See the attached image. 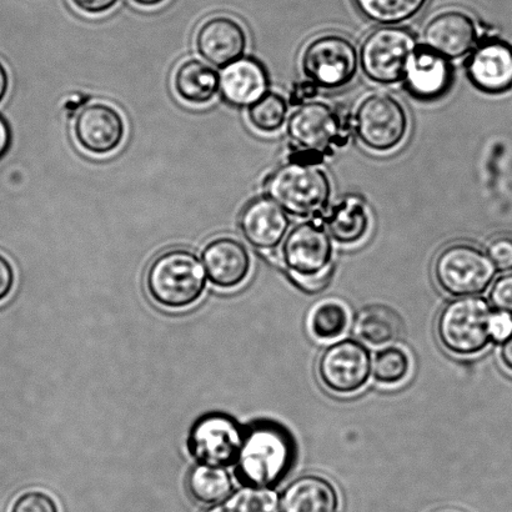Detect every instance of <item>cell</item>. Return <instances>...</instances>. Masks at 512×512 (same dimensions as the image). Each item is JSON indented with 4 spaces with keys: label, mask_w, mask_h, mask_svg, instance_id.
Segmentation results:
<instances>
[{
    "label": "cell",
    "mask_w": 512,
    "mask_h": 512,
    "mask_svg": "<svg viewBox=\"0 0 512 512\" xmlns=\"http://www.w3.org/2000/svg\"><path fill=\"white\" fill-rule=\"evenodd\" d=\"M295 458L290 431L274 421H258L244 430L235 476L243 486L273 489L288 476Z\"/></svg>",
    "instance_id": "obj_1"
},
{
    "label": "cell",
    "mask_w": 512,
    "mask_h": 512,
    "mask_svg": "<svg viewBox=\"0 0 512 512\" xmlns=\"http://www.w3.org/2000/svg\"><path fill=\"white\" fill-rule=\"evenodd\" d=\"M207 286V273L197 254L188 249L165 250L148 266L145 289L155 304L183 310L197 304Z\"/></svg>",
    "instance_id": "obj_2"
},
{
    "label": "cell",
    "mask_w": 512,
    "mask_h": 512,
    "mask_svg": "<svg viewBox=\"0 0 512 512\" xmlns=\"http://www.w3.org/2000/svg\"><path fill=\"white\" fill-rule=\"evenodd\" d=\"M265 193L295 218H321L329 208L333 185L318 164L293 159L265 182Z\"/></svg>",
    "instance_id": "obj_3"
},
{
    "label": "cell",
    "mask_w": 512,
    "mask_h": 512,
    "mask_svg": "<svg viewBox=\"0 0 512 512\" xmlns=\"http://www.w3.org/2000/svg\"><path fill=\"white\" fill-rule=\"evenodd\" d=\"M495 311L483 296H463L449 301L436 320V335L448 353L469 358L488 348Z\"/></svg>",
    "instance_id": "obj_4"
},
{
    "label": "cell",
    "mask_w": 512,
    "mask_h": 512,
    "mask_svg": "<svg viewBox=\"0 0 512 512\" xmlns=\"http://www.w3.org/2000/svg\"><path fill=\"white\" fill-rule=\"evenodd\" d=\"M288 135L301 152L296 160L318 164L335 148L348 143L349 128L331 105L309 102L300 105L288 120Z\"/></svg>",
    "instance_id": "obj_5"
},
{
    "label": "cell",
    "mask_w": 512,
    "mask_h": 512,
    "mask_svg": "<svg viewBox=\"0 0 512 512\" xmlns=\"http://www.w3.org/2000/svg\"><path fill=\"white\" fill-rule=\"evenodd\" d=\"M409 129V114L394 95L368 94L356 108L355 133L371 152H393L404 143Z\"/></svg>",
    "instance_id": "obj_6"
},
{
    "label": "cell",
    "mask_w": 512,
    "mask_h": 512,
    "mask_svg": "<svg viewBox=\"0 0 512 512\" xmlns=\"http://www.w3.org/2000/svg\"><path fill=\"white\" fill-rule=\"evenodd\" d=\"M496 273L489 256L469 243L448 245L434 261L436 283L454 298L485 293L493 284Z\"/></svg>",
    "instance_id": "obj_7"
},
{
    "label": "cell",
    "mask_w": 512,
    "mask_h": 512,
    "mask_svg": "<svg viewBox=\"0 0 512 512\" xmlns=\"http://www.w3.org/2000/svg\"><path fill=\"white\" fill-rule=\"evenodd\" d=\"M419 47L413 32L398 25H381L368 34L359 52L360 68L370 82H403L406 65Z\"/></svg>",
    "instance_id": "obj_8"
},
{
    "label": "cell",
    "mask_w": 512,
    "mask_h": 512,
    "mask_svg": "<svg viewBox=\"0 0 512 512\" xmlns=\"http://www.w3.org/2000/svg\"><path fill=\"white\" fill-rule=\"evenodd\" d=\"M360 67L359 52L351 40L340 34H323L306 45L301 68L316 87L345 88L353 83Z\"/></svg>",
    "instance_id": "obj_9"
},
{
    "label": "cell",
    "mask_w": 512,
    "mask_h": 512,
    "mask_svg": "<svg viewBox=\"0 0 512 512\" xmlns=\"http://www.w3.org/2000/svg\"><path fill=\"white\" fill-rule=\"evenodd\" d=\"M373 359L364 343L341 339L330 344L318 361L321 384L336 395H353L368 385Z\"/></svg>",
    "instance_id": "obj_10"
},
{
    "label": "cell",
    "mask_w": 512,
    "mask_h": 512,
    "mask_svg": "<svg viewBox=\"0 0 512 512\" xmlns=\"http://www.w3.org/2000/svg\"><path fill=\"white\" fill-rule=\"evenodd\" d=\"M243 436L244 430L233 416L205 414L189 431V454L198 464L228 468L237 460Z\"/></svg>",
    "instance_id": "obj_11"
},
{
    "label": "cell",
    "mask_w": 512,
    "mask_h": 512,
    "mask_svg": "<svg viewBox=\"0 0 512 512\" xmlns=\"http://www.w3.org/2000/svg\"><path fill=\"white\" fill-rule=\"evenodd\" d=\"M334 248L323 219L313 218L290 230L281 247L288 273L316 275L333 266Z\"/></svg>",
    "instance_id": "obj_12"
},
{
    "label": "cell",
    "mask_w": 512,
    "mask_h": 512,
    "mask_svg": "<svg viewBox=\"0 0 512 512\" xmlns=\"http://www.w3.org/2000/svg\"><path fill=\"white\" fill-rule=\"evenodd\" d=\"M73 133L79 147L94 155L113 153L125 137L122 114L107 103L84 105L75 117Z\"/></svg>",
    "instance_id": "obj_13"
},
{
    "label": "cell",
    "mask_w": 512,
    "mask_h": 512,
    "mask_svg": "<svg viewBox=\"0 0 512 512\" xmlns=\"http://www.w3.org/2000/svg\"><path fill=\"white\" fill-rule=\"evenodd\" d=\"M423 39L426 47L449 60L464 58L478 45V25L464 10H443L425 25Z\"/></svg>",
    "instance_id": "obj_14"
},
{
    "label": "cell",
    "mask_w": 512,
    "mask_h": 512,
    "mask_svg": "<svg viewBox=\"0 0 512 512\" xmlns=\"http://www.w3.org/2000/svg\"><path fill=\"white\" fill-rule=\"evenodd\" d=\"M403 82L411 97L434 102L449 93L454 82L453 64L444 55L419 45L406 65Z\"/></svg>",
    "instance_id": "obj_15"
},
{
    "label": "cell",
    "mask_w": 512,
    "mask_h": 512,
    "mask_svg": "<svg viewBox=\"0 0 512 512\" xmlns=\"http://www.w3.org/2000/svg\"><path fill=\"white\" fill-rule=\"evenodd\" d=\"M466 74L480 92L499 95L512 88V47L500 39L476 45L466 62Z\"/></svg>",
    "instance_id": "obj_16"
},
{
    "label": "cell",
    "mask_w": 512,
    "mask_h": 512,
    "mask_svg": "<svg viewBox=\"0 0 512 512\" xmlns=\"http://www.w3.org/2000/svg\"><path fill=\"white\" fill-rule=\"evenodd\" d=\"M198 53L215 67L225 68L243 58L248 45L243 25L228 15L205 20L195 35Z\"/></svg>",
    "instance_id": "obj_17"
},
{
    "label": "cell",
    "mask_w": 512,
    "mask_h": 512,
    "mask_svg": "<svg viewBox=\"0 0 512 512\" xmlns=\"http://www.w3.org/2000/svg\"><path fill=\"white\" fill-rule=\"evenodd\" d=\"M202 263L210 283L223 290L244 284L252 270L248 249L230 237H220L208 243L202 253Z\"/></svg>",
    "instance_id": "obj_18"
},
{
    "label": "cell",
    "mask_w": 512,
    "mask_h": 512,
    "mask_svg": "<svg viewBox=\"0 0 512 512\" xmlns=\"http://www.w3.org/2000/svg\"><path fill=\"white\" fill-rule=\"evenodd\" d=\"M289 228L288 214L268 197L253 200L240 215V229L244 238L259 250L278 248Z\"/></svg>",
    "instance_id": "obj_19"
},
{
    "label": "cell",
    "mask_w": 512,
    "mask_h": 512,
    "mask_svg": "<svg viewBox=\"0 0 512 512\" xmlns=\"http://www.w3.org/2000/svg\"><path fill=\"white\" fill-rule=\"evenodd\" d=\"M220 93L230 105L249 108L269 92V74L263 63L250 57L235 60L220 74Z\"/></svg>",
    "instance_id": "obj_20"
},
{
    "label": "cell",
    "mask_w": 512,
    "mask_h": 512,
    "mask_svg": "<svg viewBox=\"0 0 512 512\" xmlns=\"http://www.w3.org/2000/svg\"><path fill=\"white\" fill-rule=\"evenodd\" d=\"M340 495L333 481L316 474L300 476L281 495V512H339Z\"/></svg>",
    "instance_id": "obj_21"
},
{
    "label": "cell",
    "mask_w": 512,
    "mask_h": 512,
    "mask_svg": "<svg viewBox=\"0 0 512 512\" xmlns=\"http://www.w3.org/2000/svg\"><path fill=\"white\" fill-rule=\"evenodd\" d=\"M326 230L336 243L355 245L363 242L371 225V213L365 200L356 195L340 199L323 219Z\"/></svg>",
    "instance_id": "obj_22"
},
{
    "label": "cell",
    "mask_w": 512,
    "mask_h": 512,
    "mask_svg": "<svg viewBox=\"0 0 512 512\" xmlns=\"http://www.w3.org/2000/svg\"><path fill=\"white\" fill-rule=\"evenodd\" d=\"M353 331L361 343L385 348L400 339L403 334V319L398 311L388 305H368L356 314Z\"/></svg>",
    "instance_id": "obj_23"
},
{
    "label": "cell",
    "mask_w": 512,
    "mask_h": 512,
    "mask_svg": "<svg viewBox=\"0 0 512 512\" xmlns=\"http://www.w3.org/2000/svg\"><path fill=\"white\" fill-rule=\"evenodd\" d=\"M220 78L217 70L199 59H187L174 73V89L185 103L204 105L212 102L219 92Z\"/></svg>",
    "instance_id": "obj_24"
},
{
    "label": "cell",
    "mask_w": 512,
    "mask_h": 512,
    "mask_svg": "<svg viewBox=\"0 0 512 512\" xmlns=\"http://www.w3.org/2000/svg\"><path fill=\"white\" fill-rule=\"evenodd\" d=\"M187 489L197 503L219 504L233 493L232 476L227 468L197 464L189 471Z\"/></svg>",
    "instance_id": "obj_25"
},
{
    "label": "cell",
    "mask_w": 512,
    "mask_h": 512,
    "mask_svg": "<svg viewBox=\"0 0 512 512\" xmlns=\"http://www.w3.org/2000/svg\"><path fill=\"white\" fill-rule=\"evenodd\" d=\"M350 313L343 301L325 299L316 303L308 315L309 333L318 341H334L349 329Z\"/></svg>",
    "instance_id": "obj_26"
},
{
    "label": "cell",
    "mask_w": 512,
    "mask_h": 512,
    "mask_svg": "<svg viewBox=\"0 0 512 512\" xmlns=\"http://www.w3.org/2000/svg\"><path fill=\"white\" fill-rule=\"evenodd\" d=\"M355 7L371 22L398 25L414 18L428 0H353Z\"/></svg>",
    "instance_id": "obj_27"
},
{
    "label": "cell",
    "mask_w": 512,
    "mask_h": 512,
    "mask_svg": "<svg viewBox=\"0 0 512 512\" xmlns=\"http://www.w3.org/2000/svg\"><path fill=\"white\" fill-rule=\"evenodd\" d=\"M204 512H281V506L274 489L244 486Z\"/></svg>",
    "instance_id": "obj_28"
},
{
    "label": "cell",
    "mask_w": 512,
    "mask_h": 512,
    "mask_svg": "<svg viewBox=\"0 0 512 512\" xmlns=\"http://www.w3.org/2000/svg\"><path fill=\"white\" fill-rule=\"evenodd\" d=\"M411 359L408 351L400 346H385L373 360V376L376 383L393 388L409 378Z\"/></svg>",
    "instance_id": "obj_29"
},
{
    "label": "cell",
    "mask_w": 512,
    "mask_h": 512,
    "mask_svg": "<svg viewBox=\"0 0 512 512\" xmlns=\"http://www.w3.org/2000/svg\"><path fill=\"white\" fill-rule=\"evenodd\" d=\"M288 103L283 95L268 92L252 107L248 108L250 124L261 133H275L283 127L288 118Z\"/></svg>",
    "instance_id": "obj_30"
},
{
    "label": "cell",
    "mask_w": 512,
    "mask_h": 512,
    "mask_svg": "<svg viewBox=\"0 0 512 512\" xmlns=\"http://www.w3.org/2000/svg\"><path fill=\"white\" fill-rule=\"evenodd\" d=\"M491 263L496 271L500 273H511L512 271V237L510 235H499L490 240L485 249Z\"/></svg>",
    "instance_id": "obj_31"
},
{
    "label": "cell",
    "mask_w": 512,
    "mask_h": 512,
    "mask_svg": "<svg viewBox=\"0 0 512 512\" xmlns=\"http://www.w3.org/2000/svg\"><path fill=\"white\" fill-rule=\"evenodd\" d=\"M10 512H59V508L52 496L44 491H27L14 501Z\"/></svg>",
    "instance_id": "obj_32"
},
{
    "label": "cell",
    "mask_w": 512,
    "mask_h": 512,
    "mask_svg": "<svg viewBox=\"0 0 512 512\" xmlns=\"http://www.w3.org/2000/svg\"><path fill=\"white\" fill-rule=\"evenodd\" d=\"M489 300L491 308L496 313L508 314L512 318V271L494 281Z\"/></svg>",
    "instance_id": "obj_33"
},
{
    "label": "cell",
    "mask_w": 512,
    "mask_h": 512,
    "mask_svg": "<svg viewBox=\"0 0 512 512\" xmlns=\"http://www.w3.org/2000/svg\"><path fill=\"white\" fill-rule=\"evenodd\" d=\"M288 276L291 283H293L296 288L303 291L304 294L318 295L328 289L331 281H333L334 265L330 266L329 269L324 270L323 273L316 275L304 276L288 273Z\"/></svg>",
    "instance_id": "obj_34"
},
{
    "label": "cell",
    "mask_w": 512,
    "mask_h": 512,
    "mask_svg": "<svg viewBox=\"0 0 512 512\" xmlns=\"http://www.w3.org/2000/svg\"><path fill=\"white\" fill-rule=\"evenodd\" d=\"M15 284V273L10 261L0 254V303L12 293Z\"/></svg>",
    "instance_id": "obj_35"
},
{
    "label": "cell",
    "mask_w": 512,
    "mask_h": 512,
    "mask_svg": "<svg viewBox=\"0 0 512 512\" xmlns=\"http://www.w3.org/2000/svg\"><path fill=\"white\" fill-rule=\"evenodd\" d=\"M512 334V318L508 314L494 313L491 319V336L493 341L503 343Z\"/></svg>",
    "instance_id": "obj_36"
},
{
    "label": "cell",
    "mask_w": 512,
    "mask_h": 512,
    "mask_svg": "<svg viewBox=\"0 0 512 512\" xmlns=\"http://www.w3.org/2000/svg\"><path fill=\"white\" fill-rule=\"evenodd\" d=\"M80 12L97 15L109 12L120 0H70Z\"/></svg>",
    "instance_id": "obj_37"
},
{
    "label": "cell",
    "mask_w": 512,
    "mask_h": 512,
    "mask_svg": "<svg viewBox=\"0 0 512 512\" xmlns=\"http://www.w3.org/2000/svg\"><path fill=\"white\" fill-rule=\"evenodd\" d=\"M10 144H12V130H10L7 119L0 114V159H3L8 153Z\"/></svg>",
    "instance_id": "obj_38"
},
{
    "label": "cell",
    "mask_w": 512,
    "mask_h": 512,
    "mask_svg": "<svg viewBox=\"0 0 512 512\" xmlns=\"http://www.w3.org/2000/svg\"><path fill=\"white\" fill-rule=\"evenodd\" d=\"M499 355L504 368L512 373V334L501 343Z\"/></svg>",
    "instance_id": "obj_39"
},
{
    "label": "cell",
    "mask_w": 512,
    "mask_h": 512,
    "mask_svg": "<svg viewBox=\"0 0 512 512\" xmlns=\"http://www.w3.org/2000/svg\"><path fill=\"white\" fill-rule=\"evenodd\" d=\"M9 89V75L2 62H0V103L7 95Z\"/></svg>",
    "instance_id": "obj_40"
},
{
    "label": "cell",
    "mask_w": 512,
    "mask_h": 512,
    "mask_svg": "<svg viewBox=\"0 0 512 512\" xmlns=\"http://www.w3.org/2000/svg\"><path fill=\"white\" fill-rule=\"evenodd\" d=\"M135 4L140 5V7H157V5L162 4L165 0H133Z\"/></svg>",
    "instance_id": "obj_41"
},
{
    "label": "cell",
    "mask_w": 512,
    "mask_h": 512,
    "mask_svg": "<svg viewBox=\"0 0 512 512\" xmlns=\"http://www.w3.org/2000/svg\"><path fill=\"white\" fill-rule=\"evenodd\" d=\"M443 512H455V511H443Z\"/></svg>",
    "instance_id": "obj_42"
}]
</instances>
